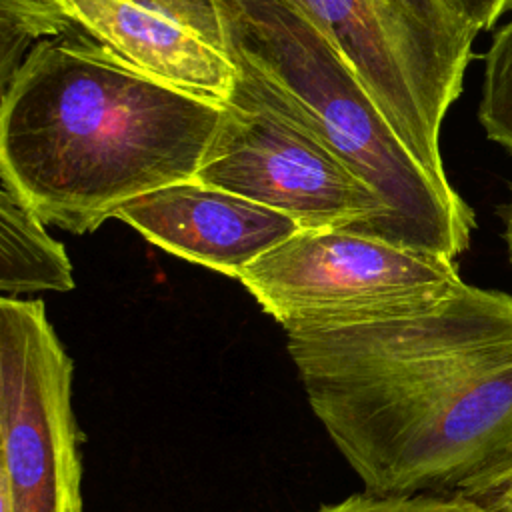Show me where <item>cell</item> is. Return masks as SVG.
Listing matches in <instances>:
<instances>
[{
	"mask_svg": "<svg viewBox=\"0 0 512 512\" xmlns=\"http://www.w3.org/2000/svg\"><path fill=\"white\" fill-rule=\"evenodd\" d=\"M154 8L170 14L182 24L194 28L208 42L226 50L224 24L216 0H144Z\"/></svg>",
	"mask_w": 512,
	"mask_h": 512,
	"instance_id": "14",
	"label": "cell"
},
{
	"mask_svg": "<svg viewBox=\"0 0 512 512\" xmlns=\"http://www.w3.org/2000/svg\"><path fill=\"white\" fill-rule=\"evenodd\" d=\"M66 0H0V86L42 40L74 30Z\"/></svg>",
	"mask_w": 512,
	"mask_h": 512,
	"instance_id": "11",
	"label": "cell"
},
{
	"mask_svg": "<svg viewBox=\"0 0 512 512\" xmlns=\"http://www.w3.org/2000/svg\"><path fill=\"white\" fill-rule=\"evenodd\" d=\"M306 400L372 494L454 492L512 458V294L286 332Z\"/></svg>",
	"mask_w": 512,
	"mask_h": 512,
	"instance_id": "1",
	"label": "cell"
},
{
	"mask_svg": "<svg viewBox=\"0 0 512 512\" xmlns=\"http://www.w3.org/2000/svg\"><path fill=\"white\" fill-rule=\"evenodd\" d=\"M504 240H506V248H508V258L512 264V196L508 206L504 208Z\"/></svg>",
	"mask_w": 512,
	"mask_h": 512,
	"instance_id": "17",
	"label": "cell"
},
{
	"mask_svg": "<svg viewBox=\"0 0 512 512\" xmlns=\"http://www.w3.org/2000/svg\"><path fill=\"white\" fill-rule=\"evenodd\" d=\"M46 222L0 176V290L2 296L74 288L64 246L46 232Z\"/></svg>",
	"mask_w": 512,
	"mask_h": 512,
	"instance_id": "10",
	"label": "cell"
},
{
	"mask_svg": "<svg viewBox=\"0 0 512 512\" xmlns=\"http://www.w3.org/2000/svg\"><path fill=\"white\" fill-rule=\"evenodd\" d=\"M286 332L430 304L464 284L456 260L344 230H298L238 278Z\"/></svg>",
	"mask_w": 512,
	"mask_h": 512,
	"instance_id": "5",
	"label": "cell"
},
{
	"mask_svg": "<svg viewBox=\"0 0 512 512\" xmlns=\"http://www.w3.org/2000/svg\"><path fill=\"white\" fill-rule=\"evenodd\" d=\"M446 6L476 32L488 30L496 20L512 10V0H444Z\"/></svg>",
	"mask_w": 512,
	"mask_h": 512,
	"instance_id": "16",
	"label": "cell"
},
{
	"mask_svg": "<svg viewBox=\"0 0 512 512\" xmlns=\"http://www.w3.org/2000/svg\"><path fill=\"white\" fill-rule=\"evenodd\" d=\"M194 180L274 208L302 230L344 228L388 240L390 210L378 194L268 106L242 74Z\"/></svg>",
	"mask_w": 512,
	"mask_h": 512,
	"instance_id": "7",
	"label": "cell"
},
{
	"mask_svg": "<svg viewBox=\"0 0 512 512\" xmlns=\"http://www.w3.org/2000/svg\"><path fill=\"white\" fill-rule=\"evenodd\" d=\"M400 140L440 182V128L462 92L476 30L444 0H304Z\"/></svg>",
	"mask_w": 512,
	"mask_h": 512,
	"instance_id": "4",
	"label": "cell"
},
{
	"mask_svg": "<svg viewBox=\"0 0 512 512\" xmlns=\"http://www.w3.org/2000/svg\"><path fill=\"white\" fill-rule=\"evenodd\" d=\"M478 120L490 140L512 152V20L494 34L486 52Z\"/></svg>",
	"mask_w": 512,
	"mask_h": 512,
	"instance_id": "12",
	"label": "cell"
},
{
	"mask_svg": "<svg viewBox=\"0 0 512 512\" xmlns=\"http://www.w3.org/2000/svg\"><path fill=\"white\" fill-rule=\"evenodd\" d=\"M292 4H296L300 10H304V0H290Z\"/></svg>",
	"mask_w": 512,
	"mask_h": 512,
	"instance_id": "18",
	"label": "cell"
},
{
	"mask_svg": "<svg viewBox=\"0 0 512 512\" xmlns=\"http://www.w3.org/2000/svg\"><path fill=\"white\" fill-rule=\"evenodd\" d=\"M224 112L74 28L32 46L2 88L0 176L46 224L86 234L194 180Z\"/></svg>",
	"mask_w": 512,
	"mask_h": 512,
	"instance_id": "2",
	"label": "cell"
},
{
	"mask_svg": "<svg viewBox=\"0 0 512 512\" xmlns=\"http://www.w3.org/2000/svg\"><path fill=\"white\" fill-rule=\"evenodd\" d=\"M488 512H512V458L454 490Z\"/></svg>",
	"mask_w": 512,
	"mask_h": 512,
	"instance_id": "15",
	"label": "cell"
},
{
	"mask_svg": "<svg viewBox=\"0 0 512 512\" xmlns=\"http://www.w3.org/2000/svg\"><path fill=\"white\" fill-rule=\"evenodd\" d=\"M216 2L242 78L378 194L388 242L456 260L476 226L472 208L408 150L310 16L290 0Z\"/></svg>",
	"mask_w": 512,
	"mask_h": 512,
	"instance_id": "3",
	"label": "cell"
},
{
	"mask_svg": "<svg viewBox=\"0 0 512 512\" xmlns=\"http://www.w3.org/2000/svg\"><path fill=\"white\" fill-rule=\"evenodd\" d=\"M74 364L42 300L0 298V512H82Z\"/></svg>",
	"mask_w": 512,
	"mask_h": 512,
	"instance_id": "6",
	"label": "cell"
},
{
	"mask_svg": "<svg viewBox=\"0 0 512 512\" xmlns=\"http://www.w3.org/2000/svg\"><path fill=\"white\" fill-rule=\"evenodd\" d=\"M114 218L162 250L236 280L256 258L302 230L274 208L198 180L138 196Z\"/></svg>",
	"mask_w": 512,
	"mask_h": 512,
	"instance_id": "8",
	"label": "cell"
},
{
	"mask_svg": "<svg viewBox=\"0 0 512 512\" xmlns=\"http://www.w3.org/2000/svg\"><path fill=\"white\" fill-rule=\"evenodd\" d=\"M76 28L138 70L226 104L238 82L230 54L144 0H66Z\"/></svg>",
	"mask_w": 512,
	"mask_h": 512,
	"instance_id": "9",
	"label": "cell"
},
{
	"mask_svg": "<svg viewBox=\"0 0 512 512\" xmlns=\"http://www.w3.org/2000/svg\"><path fill=\"white\" fill-rule=\"evenodd\" d=\"M314 512H488L458 492L354 494Z\"/></svg>",
	"mask_w": 512,
	"mask_h": 512,
	"instance_id": "13",
	"label": "cell"
}]
</instances>
